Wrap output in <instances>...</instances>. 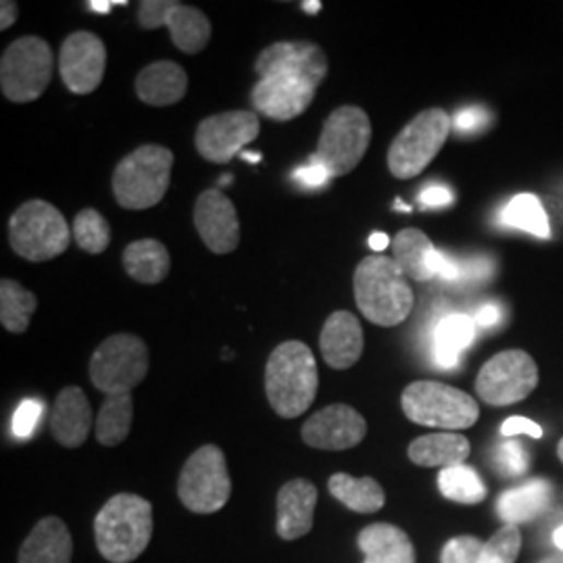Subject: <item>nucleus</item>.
<instances>
[{"label":"nucleus","instance_id":"1","mask_svg":"<svg viewBox=\"0 0 563 563\" xmlns=\"http://www.w3.org/2000/svg\"><path fill=\"white\" fill-rule=\"evenodd\" d=\"M319 386L312 349L301 340H286L271 351L266 365V395L271 409L286 420L314 406Z\"/></svg>","mask_w":563,"mask_h":563},{"label":"nucleus","instance_id":"2","mask_svg":"<svg viewBox=\"0 0 563 563\" xmlns=\"http://www.w3.org/2000/svg\"><path fill=\"white\" fill-rule=\"evenodd\" d=\"M94 537L107 562H136L153 539V505L132 493L112 496L94 519Z\"/></svg>","mask_w":563,"mask_h":563},{"label":"nucleus","instance_id":"3","mask_svg":"<svg viewBox=\"0 0 563 563\" xmlns=\"http://www.w3.org/2000/svg\"><path fill=\"white\" fill-rule=\"evenodd\" d=\"M353 289L361 314L376 326H399L413 309V291L392 257H365L353 275Z\"/></svg>","mask_w":563,"mask_h":563},{"label":"nucleus","instance_id":"4","mask_svg":"<svg viewBox=\"0 0 563 563\" xmlns=\"http://www.w3.org/2000/svg\"><path fill=\"white\" fill-rule=\"evenodd\" d=\"M174 153L159 144L138 146L113 172L115 201L130 211H144L163 201L172 181Z\"/></svg>","mask_w":563,"mask_h":563},{"label":"nucleus","instance_id":"5","mask_svg":"<svg viewBox=\"0 0 563 563\" xmlns=\"http://www.w3.org/2000/svg\"><path fill=\"white\" fill-rule=\"evenodd\" d=\"M73 232L59 209L40 199L23 203L9 220L11 247L34 263L50 261L66 253Z\"/></svg>","mask_w":563,"mask_h":563},{"label":"nucleus","instance_id":"6","mask_svg":"<svg viewBox=\"0 0 563 563\" xmlns=\"http://www.w3.org/2000/svg\"><path fill=\"white\" fill-rule=\"evenodd\" d=\"M401 406L411 422L447 432L472 429L480 418L472 395L434 380L409 384L403 390Z\"/></svg>","mask_w":563,"mask_h":563},{"label":"nucleus","instance_id":"7","mask_svg":"<svg viewBox=\"0 0 563 563\" xmlns=\"http://www.w3.org/2000/svg\"><path fill=\"white\" fill-rule=\"evenodd\" d=\"M450 128L453 124L445 109L432 107L415 115L388 149L390 174L399 180L420 176L445 146Z\"/></svg>","mask_w":563,"mask_h":563},{"label":"nucleus","instance_id":"8","mask_svg":"<svg viewBox=\"0 0 563 563\" xmlns=\"http://www.w3.org/2000/svg\"><path fill=\"white\" fill-rule=\"evenodd\" d=\"M55 71V55L46 40L25 36L11 43L0 61V89L13 103H32L43 96Z\"/></svg>","mask_w":563,"mask_h":563},{"label":"nucleus","instance_id":"9","mask_svg":"<svg viewBox=\"0 0 563 563\" xmlns=\"http://www.w3.org/2000/svg\"><path fill=\"white\" fill-rule=\"evenodd\" d=\"M372 142V124L367 113L344 105L324 121L314 157L330 172L332 178L351 174Z\"/></svg>","mask_w":563,"mask_h":563},{"label":"nucleus","instance_id":"10","mask_svg":"<svg viewBox=\"0 0 563 563\" xmlns=\"http://www.w3.org/2000/svg\"><path fill=\"white\" fill-rule=\"evenodd\" d=\"M232 482L224 450L218 445H203L195 450L181 468L178 495L192 514H215L230 501Z\"/></svg>","mask_w":563,"mask_h":563},{"label":"nucleus","instance_id":"11","mask_svg":"<svg viewBox=\"0 0 563 563\" xmlns=\"http://www.w3.org/2000/svg\"><path fill=\"white\" fill-rule=\"evenodd\" d=\"M149 374V349L134 335L105 338L92 353L91 380L105 395H124Z\"/></svg>","mask_w":563,"mask_h":563},{"label":"nucleus","instance_id":"12","mask_svg":"<svg viewBox=\"0 0 563 563\" xmlns=\"http://www.w3.org/2000/svg\"><path fill=\"white\" fill-rule=\"evenodd\" d=\"M539 384V367L526 351H503L486 361L476 378V392L489 406H514Z\"/></svg>","mask_w":563,"mask_h":563},{"label":"nucleus","instance_id":"13","mask_svg":"<svg viewBox=\"0 0 563 563\" xmlns=\"http://www.w3.org/2000/svg\"><path fill=\"white\" fill-rule=\"evenodd\" d=\"M138 23L144 30L167 27L172 43L186 55H197L211 38V22L201 9L178 0H144L138 7Z\"/></svg>","mask_w":563,"mask_h":563},{"label":"nucleus","instance_id":"14","mask_svg":"<svg viewBox=\"0 0 563 563\" xmlns=\"http://www.w3.org/2000/svg\"><path fill=\"white\" fill-rule=\"evenodd\" d=\"M261 132L255 112H225L203 119L197 128L195 144L201 157L211 163H227Z\"/></svg>","mask_w":563,"mask_h":563},{"label":"nucleus","instance_id":"15","mask_svg":"<svg viewBox=\"0 0 563 563\" xmlns=\"http://www.w3.org/2000/svg\"><path fill=\"white\" fill-rule=\"evenodd\" d=\"M107 48L92 32H75L66 38L59 52V73L73 94H91L105 78Z\"/></svg>","mask_w":563,"mask_h":563},{"label":"nucleus","instance_id":"16","mask_svg":"<svg viewBox=\"0 0 563 563\" xmlns=\"http://www.w3.org/2000/svg\"><path fill=\"white\" fill-rule=\"evenodd\" d=\"M305 445L321 450H344L357 447L367 434V422L351 406L324 407L303 426Z\"/></svg>","mask_w":563,"mask_h":563},{"label":"nucleus","instance_id":"17","mask_svg":"<svg viewBox=\"0 0 563 563\" xmlns=\"http://www.w3.org/2000/svg\"><path fill=\"white\" fill-rule=\"evenodd\" d=\"M255 71L261 78L291 75L319 89L328 75V59L314 43H275L261 50L255 61Z\"/></svg>","mask_w":563,"mask_h":563},{"label":"nucleus","instance_id":"18","mask_svg":"<svg viewBox=\"0 0 563 563\" xmlns=\"http://www.w3.org/2000/svg\"><path fill=\"white\" fill-rule=\"evenodd\" d=\"M316 86L291 75L259 78L253 86L250 101L261 115L275 121H291L303 115L316 98Z\"/></svg>","mask_w":563,"mask_h":563},{"label":"nucleus","instance_id":"19","mask_svg":"<svg viewBox=\"0 0 563 563\" xmlns=\"http://www.w3.org/2000/svg\"><path fill=\"white\" fill-rule=\"evenodd\" d=\"M195 225L204 247L218 255L232 253L241 243V222L234 203L220 190H204L195 204Z\"/></svg>","mask_w":563,"mask_h":563},{"label":"nucleus","instance_id":"20","mask_svg":"<svg viewBox=\"0 0 563 563\" xmlns=\"http://www.w3.org/2000/svg\"><path fill=\"white\" fill-rule=\"evenodd\" d=\"M92 429V409L82 388L68 386L59 392L50 415V432L55 441L68 449L86 443Z\"/></svg>","mask_w":563,"mask_h":563},{"label":"nucleus","instance_id":"21","mask_svg":"<svg viewBox=\"0 0 563 563\" xmlns=\"http://www.w3.org/2000/svg\"><path fill=\"white\" fill-rule=\"evenodd\" d=\"M317 505V489L296 478L286 482L278 493V535L284 541H296L312 532L314 512Z\"/></svg>","mask_w":563,"mask_h":563},{"label":"nucleus","instance_id":"22","mask_svg":"<svg viewBox=\"0 0 563 563\" xmlns=\"http://www.w3.org/2000/svg\"><path fill=\"white\" fill-rule=\"evenodd\" d=\"M319 349L330 367H353L363 353V330L357 316L351 312H335L328 317L319 335Z\"/></svg>","mask_w":563,"mask_h":563},{"label":"nucleus","instance_id":"23","mask_svg":"<svg viewBox=\"0 0 563 563\" xmlns=\"http://www.w3.org/2000/svg\"><path fill=\"white\" fill-rule=\"evenodd\" d=\"M392 259L407 278L415 282H429L432 278H438L443 253L432 245V241L422 230L409 227L399 232L392 241Z\"/></svg>","mask_w":563,"mask_h":563},{"label":"nucleus","instance_id":"24","mask_svg":"<svg viewBox=\"0 0 563 563\" xmlns=\"http://www.w3.org/2000/svg\"><path fill=\"white\" fill-rule=\"evenodd\" d=\"M188 91V75L174 61H157L142 69L136 78V94L151 107H169L184 98Z\"/></svg>","mask_w":563,"mask_h":563},{"label":"nucleus","instance_id":"25","mask_svg":"<svg viewBox=\"0 0 563 563\" xmlns=\"http://www.w3.org/2000/svg\"><path fill=\"white\" fill-rule=\"evenodd\" d=\"M73 541L66 521L40 519L20 549V563H71Z\"/></svg>","mask_w":563,"mask_h":563},{"label":"nucleus","instance_id":"26","mask_svg":"<svg viewBox=\"0 0 563 563\" xmlns=\"http://www.w3.org/2000/svg\"><path fill=\"white\" fill-rule=\"evenodd\" d=\"M409 459L420 468H453L470 457V441L457 432H436L415 438L409 449Z\"/></svg>","mask_w":563,"mask_h":563},{"label":"nucleus","instance_id":"27","mask_svg":"<svg viewBox=\"0 0 563 563\" xmlns=\"http://www.w3.org/2000/svg\"><path fill=\"white\" fill-rule=\"evenodd\" d=\"M363 563H415V549L406 532L392 524H372L361 530Z\"/></svg>","mask_w":563,"mask_h":563},{"label":"nucleus","instance_id":"28","mask_svg":"<svg viewBox=\"0 0 563 563\" xmlns=\"http://www.w3.org/2000/svg\"><path fill=\"white\" fill-rule=\"evenodd\" d=\"M478 332L476 319L466 314H450L438 321L432 335V353L438 367H457L461 353L470 347Z\"/></svg>","mask_w":563,"mask_h":563},{"label":"nucleus","instance_id":"29","mask_svg":"<svg viewBox=\"0 0 563 563\" xmlns=\"http://www.w3.org/2000/svg\"><path fill=\"white\" fill-rule=\"evenodd\" d=\"M124 268L140 284H159L172 270V257L163 243L142 238L130 243L124 250Z\"/></svg>","mask_w":563,"mask_h":563},{"label":"nucleus","instance_id":"30","mask_svg":"<svg viewBox=\"0 0 563 563\" xmlns=\"http://www.w3.org/2000/svg\"><path fill=\"white\" fill-rule=\"evenodd\" d=\"M549 501H551V484L544 480H530L518 489L505 491L496 503V512H499V518L505 524L516 526L521 521L537 518L544 512Z\"/></svg>","mask_w":563,"mask_h":563},{"label":"nucleus","instance_id":"31","mask_svg":"<svg viewBox=\"0 0 563 563\" xmlns=\"http://www.w3.org/2000/svg\"><path fill=\"white\" fill-rule=\"evenodd\" d=\"M132 420H134L132 392L107 395L94 424L98 443L103 447L121 445L132 430Z\"/></svg>","mask_w":563,"mask_h":563},{"label":"nucleus","instance_id":"32","mask_svg":"<svg viewBox=\"0 0 563 563\" xmlns=\"http://www.w3.org/2000/svg\"><path fill=\"white\" fill-rule=\"evenodd\" d=\"M328 489L344 507L357 514L380 512L386 501L383 486L370 476L355 478L349 473H335L328 482Z\"/></svg>","mask_w":563,"mask_h":563},{"label":"nucleus","instance_id":"33","mask_svg":"<svg viewBox=\"0 0 563 563\" xmlns=\"http://www.w3.org/2000/svg\"><path fill=\"white\" fill-rule=\"evenodd\" d=\"M38 307L36 296L23 289L20 282L4 278L0 282V321L7 332L22 335Z\"/></svg>","mask_w":563,"mask_h":563},{"label":"nucleus","instance_id":"34","mask_svg":"<svg viewBox=\"0 0 563 563\" xmlns=\"http://www.w3.org/2000/svg\"><path fill=\"white\" fill-rule=\"evenodd\" d=\"M501 224L509 225V227H518L532 236L539 238H549L551 236V227H549V218L547 211L542 209L539 197L535 195H518L514 197L507 207L501 211L499 215Z\"/></svg>","mask_w":563,"mask_h":563},{"label":"nucleus","instance_id":"35","mask_svg":"<svg viewBox=\"0 0 563 563\" xmlns=\"http://www.w3.org/2000/svg\"><path fill=\"white\" fill-rule=\"evenodd\" d=\"M438 489L443 496H447L455 503L476 505L486 499V486L482 478L470 466H453L438 473Z\"/></svg>","mask_w":563,"mask_h":563},{"label":"nucleus","instance_id":"36","mask_svg":"<svg viewBox=\"0 0 563 563\" xmlns=\"http://www.w3.org/2000/svg\"><path fill=\"white\" fill-rule=\"evenodd\" d=\"M71 232L78 247L92 255L103 253L112 243V225L96 209H82L75 215Z\"/></svg>","mask_w":563,"mask_h":563},{"label":"nucleus","instance_id":"37","mask_svg":"<svg viewBox=\"0 0 563 563\" xmlns=\"http://www.w3.org/2000/svg\"><path fill=\"white\" fill-rule=\"evenodd\" d=\"M521 549V535L516 526L505 524L499 532L484 542L480 563H516Z\"/></svg>","mask_w":563,"mask_h":563},{"label":"nucleus","instance_id":"38","mask_svg":"<svg viewBox=\"0 0 563 563\" xmlns=\"http://www.w3.org/2000/svg\"><path fill=\"white\" fill-rule=\"evenodd\" d=\"M496 472L507 478H519L530 468V455L518 441H507L495 450Z\"/></svg>","mask_w":563,"mask_h":563},{"label":"nucleus","instance_id":"39","mask_svg":"<svg viewBox=\"0 0 563 563\" xmlns=\"http://www.w3.org/2000/svg\"><path fill=\"white\" fill-rule=\"evenodd\" d=\"M482 549H484V542L476 537H455L450 539L445 549H443V555H441V562L443 563H480L482 558Z\"/></svg>","mask_w":563,"mask_h":563},{"label":"nucleus","instance_id":"40","mask_svg":"<svg viewBox=\"0 0 563 563\" xmlns=\"http://www.w3.org/2000/svg\"><path fill=\"white\" fill-rule=\"evenodd\" d=\"M45 415V403L38 399H25L13 415V434L17 438H30Z\"/></svg>","mask_w":563,"mask_h":563},{"label":"nucleus","instance_id":"41","mask_svg":"<svg viewBox=\"0 0 563 563\" xmlns=\"http://www.w3.org/2000/svg\"><path fill=\"white\" fill-rule=\"evenodd\" d=\"M330 178V172L316 157H312L307 165L296 167L293 174V180L298 181L303 188H324Z\"/></svg>","mask_w":563,"mask_h":563},{"label":"nucleus","instance_id":"42","mask_svg":"<svg viewBox=\"0 0 563 563\" xmlns=\"http://www.w3.org/2000/svg\"><path fill=\"white\" fill-rule=\"evenodd\" d=\"M486 124H489V115H486V112H484V109L470 107V109H464V112H459L455 115L453 128H455L457 132H461V134H468V132H473V130H478V128H482V126H486Z\"/></svg>","mask_w":563,"mask_h":563},{"label":"nucleus","instance_id":"43","mask_svg":"<svg viewBox=\"0 0 563 563\" xmlns=\"http://www.w3.org/2000/svg\"><path fill=\"white\" fill-rule=\"evenodd\" d=\"M501 434L507 436V438H512V436H516V434H528V436H532V438H541L542 429L537 422H532V420H528V418H509V420L503 422Z\"/></svg>","mask_w":563,"mask_h":563},{"label":"nucleus","instance_id":"44","mask_svg":"<svg viewBox=\"0 0 563 563\" xmlns=\"http://www.w3.org/2000/svg\"><path fill=\"white\" fill-rule=\"evenodd\" d=\"M420 201L426 207H447V204L453 203V195H450L449 188H445V186H429L420 195Z\"/></svg>","mask_w":563,"mask_h":563},{"label":"nucleus","instance_id":"45","mask_svg":"<svg viewBox=\"0 0 563 563\" xmlns=\"http://www.w3.org/2000/svg\"><path fill=\"white\" fill-rule=\"evenodd\" d=\"M20 15V7L13 0H2L0 4V30H9Z\"/></svg>","mask_w":563,"mask_h":563},{"label":"nucleus","instance_id":"46","mask_svg":"<svg viewBox=\"0 0 563 563\" xmlns=\"http://www.w3.org/2000/svg\"><path fill=\"white\" fill-rule=\"evenodd\" d=\"M476 326L478 328H491V326H496L499 324V319H501V312H499V307L495 305H486V307H482L476 316Z\"/></svg>","mask_w":563,"mask_h":563},{"label":"nucleus","instance_id":"47","mask_svg":"<svg viewBox=\"0 0 563 563\" xmlns=\"http://www.w3.org/2000/svg\"><path fill=\"white\" fill-rule=\"evenodd\" d=\"M388 243H390V238L384 232H374L370 236V247L374 248V250H384V248L388 247Z\"/></svg>","mask_w":563,"mask_h":563},{"label":"nucleus","instance_id":"48","mask_svg":"<svg viewBox=\"0 0 563 563\" xmlns=\"http://www.w3.org/2000/svg\"><path fill=\"white\" fill-rule=\"evenodd\" d=\"M113 4H126V0H119V2H107V0H92L91 9L96 13H109L113 9Z\"/></svg>","mask_w":563,"mask_h":563},{"label":"nucleus","instance_id":"49","mask_svg":"<svg viewBox=\"0 0 563 563\" xmlns=\"http://www.w3.org/2000/svg\"><path fill=\"white\" fill-rule=\"evenodd\" d=\"M303 9H305V13H312V15H317L319 13V9H321V2H303Z\"/></svg>","mask_w":563,"mask_h":563},{"label":"nucleus","instance_id":"50","mask_svg":"<svg viewBox=\"0 0 563 563\" xmlns=\"http://www.w3.org/2000/svg\"><path fill=\"white\" fill-rule=\"evenodd\" d=\"M553 542H555V547L560 549L563 553V524L555 530V535H553Z\"/></svg>","mask_w":563,"mask_h":563},{"label":"nucleus","instance_id":"51","mask_svg":"<svg viewBox=\"0 0 563 563\" xmlns=\"http://www.w3.org/2000/svg\"><path fill=\"white\" fill-rule=\"evenodd\" d=\"M539 563H563V553L560 555H551V558H547V560H542Z\"/></svg>","mask_w":563,"mask_h":563},{"label":"nucleus","instance_id":"52","mask_svg":"<svg viewBox=\"0 0 563 563\" xmlns=\"http://www.w3.org/2000/svg\"><path fill=\"white\" fill-rule=\"evenodd\" d=\"M243 157H247L248 161H253V163H257L259 159H261V155H253V153H243Z\"/></svg>","mask_w":563,"mask_h":563},{"label":"nucleus","instance_id":"53","mask_svg":"<svg viewBox=\"0 0 563 563\" xmlns=\"http://www.w3.org/2000/svg\"><path fill=\"white\" fill-rule=\"evenodd\" d=\"M558 455H560V459L563 461V438L560 441V445H558Z\"/></svg>","mask_w":563,"mask_h":563},{"label":"nucleus","instance_id":"54","mask_svg":"<svg viewBox=\"0 0 563 563\" xmlns=\"http://www.w3.org/2000/svg\"><path fill=\"white\" fill-rule=\"evenodd\" d=\"M397 207H399L401 211H411V207H407V204L401 203V201H397Z\"/></svg>","mask_w":563,"mask_h":563}]
</instances>
